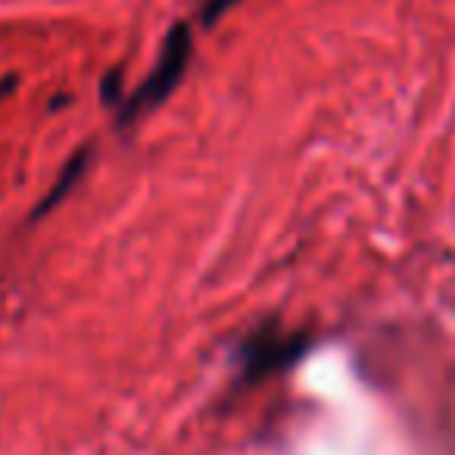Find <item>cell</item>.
<instances>
[{"instance_id": "cell-1", "label": "cell", "mask_w": 455, "mask_h": 455, "mask_svg": "<svg viewBox=\"0 0 455 455\" xmlns=\"http://www.w3.org/2000/svg\"><path fill=\"white\" fill-rule=\"evenodd\" d=\"M191 50H193L191 25L175 22L169 29V35H165L163 47H159V57H156V63H153V69L147 72L140 88L128 97V103H122L119 122L128 125V122H135V119L144 116V112L156 110V106L181 84L187 63H191Z\"/></svg>"}, {"instance_id": "cell-2", "label": "cell", "mask_w": 455, "mask_h": 455, "mask_svg": "<svg viewBox=\"0 0 455 455\" xmlns=\"http://www.w3.org/2000/svg\"><path fill=\"white\" fill-rule=\"evenodd\" d=\"M306 350L303 334H287L281 327H259L240 346V374L250 380L281 371L284 365L297 362Z\"/></svg>"}, {"instance_id": "cell-3", "label": "cell", "mask_w": 455, "mask_h": 455, "mask_svg": "<svg viewBox=\"0 0 455 455\" xmlns=\"http://www.w3.org/2000/svg\"><path fill=\"white\" fill-rule=\"evenodd\" d=\"M84 165H88V147H84V150H78L75 156H72L69 163L63 165V172H59V178H57V181H53L50 191H47V197L41 200V206H38V209L31 212V218H41L44 212H50L53 206H57L59 200H63L66 193H69L72 187L78 184V178L84 175Z\"/></svg>"}, {"instance_id": "cell-4", "label": "cell", "mask_w": 455, "mask_h": 455, "mask_svg": "<svg viewBox=\"0 0 455 455\" xmlns=\"http://www.w3.org/2000/svg\"><path fill=\"white\" fill-rule=\"evenodd\" d=\"M237 3H240V0H206V3H203V22L206 25L218 22V19H222L228 10H234Z\"/></svg>"}, {"instance_id": "cell-5", "label": "cell", "mask_w": 455, "mask_h": 455, "mask_svg": "<svg viewBox=\"0 0 455 455\" xmlns=\"http://www.w3.org/2000/svg\"><path fill=\"white\" fill-rule=\"evenodd\" d=\"M13 88H16V75H3V82H0V97H6Z\"/></svg>"}]
</instances>
